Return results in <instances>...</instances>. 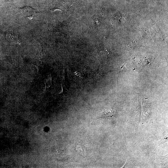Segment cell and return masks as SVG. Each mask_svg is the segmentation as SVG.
Segmentation results:
<instances>
[{
	"instance_id": "2",
	"label": "cell",
	"mask_w": 168,
	"mask_h": 168,
	"mask_svg": "<svg viewBox=\"0 0 168 168\" xmlns=\"http://www.w3.org/2000/svg\"><path fill=\"white\" fill-rule=\"evenodd\" d=\"M104 114L105 116L104 117L106 118H110L114 117L113 115V113H112V111H111L109 109L106 110L104 112Z\"/></svg>"
},
{
	"instance_id": "1",
	"label": "cell",
	"mask_w": 168,
	"mask_h": 168,
	"mask_svg": "<svg viewBox=\"0 0 168 168\" xmlns=\"http://www.w3.org/2000/svg\"><path fill=\"white\" fill-rule=\"evenodd\" d=\"M77 0H54L51 10H60L67 13L74 8Z\"/></svg>"
}]
</instances>
